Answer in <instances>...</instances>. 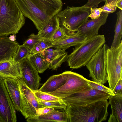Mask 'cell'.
Segmentation results:
<instances>
[{
  "label": "cell",
  "mask_w": 122,
  "mask_h": 122,
  "mask_svg": "<svg viewBox=\"0 0 122 122\" xmlns=\"http://www.w3.org/2000/svg\"><path fill=\"white\" fill-rule=\"evenodd\" d=\"M118 0H106L105 5L108 4L114 1Z\"/></svg>",
  "instance_id": "obj_39"
},
{
  "label": "cell",
  "mask_w": 122,
  "mask_h": 122,
  "mask_svg": "<svg viewBox=\"0 0 122 122\" xmlns=\"http://www.w3.org/2000/svg\"><path fill=\"white\" fill-rule=\"evenodd\" d=\"M102 11V10L101 8H91L89 17L92 19L97 18L100 16Z\"/></svg>",
  "instance_id": "obj_34"
},
{
  "label": "cell",
  "mask_w": 122,
  "mask_h": 122,
  "mask_svg": "<svg viewBox=\"0 0 122 122\" xmlns=\"http://www.w3.org/2000/svg\"><path fill=\"white\" fill-rule=\"evenodd\" d=\"M22 104V114L26 119L36 115L38 110L42 108L33 91L26 85L21 78L17 79Z\"/></svg>",
  "instance_id": "obj_9"
},
{
  "label": "cell",
  "mask_w": 122,
  "mask_h": 122,
  "mask_svg": "<svg viewBox=\"0 0 122 122\" xmlns=\"http://www.w3.org/2000/svg\"><path fill=\"white\" fill-rule=\"evenodd\" d=\"M43 38L38 34H35L32 33L29 36L28 38L25 41L23 44L26 46L30 50L36 45Z\"/></svg>",
  "instance_id": "obj_30"
},
{
  "label": "cell",
  "mask_w": 122,
  "mask_h": 122,
  "mask_svg": "<svg viewBox=\"0 0 122 122\" xmlns=\"http://www.w3.org/2000/svg\"><path fill=\"white\" fill-rule=\"evenodd\" d=\"M37 99L42 107H47L62 108L65 110L67 106L63 101H47Z\"/></svg>",
  "instance_id": "obj_29"
},
{
  "label": "cell",
  "mask_w": 122,
  "mask_h": 122,
  "mask_svg": "<svg viewBox=\"0 0 122 122\" xmlns=\"http://www.w3.org/2000/svg\"><path fill=\"white\" fill-rule=\"evenodd\" d=\"M108 13L102 12L98 18L88 20L78 29L77 33L89 38L98 35L100 27L106 23Z\"/></svg>",
  "instance_id": "obj_13"
},
{
  "label": "cell",
  "mask_w": 122,
  "mask_h": 122,
  "mask_svg": "<svg viewBox=\"0 0 122 122\" xmlns=\"http://www.w3.org/2000/svg\"><path fill=\"white\" fill-rule=\"evenodd\" d=\"M122 42L117 47L109 48L106 55V69L109 88L113 91L118 81L122 80Z\"/></svg>",
  "instance_id": "obj_6"
},
{
  "label": "cell",
  "mask_w": 122,
  "mask_h": 122,
  "mask_svg": "<svg viewBox=\"0 0 122 122\" xmlns=\"http://www.w3.org/2000/svg\"><path fill=\"white\" fill-rule=\"evenodd\" d=\"M27 119L28 122H69L68 115L65 112L55 110L46 114L35 116Z\"/></svg>",
  "instance_id": "obj_17"
},
{
  "label": "cell",
  "mask_w": 122,
  "mask_h": 122,
  "mask_svg": "<svg viewBox=\"0 0 122 122\" xmlns=\"http://www.w3.org/2000/svg\"><path fill=\"white\" fill-rule=\"evenodd\" d=\"M111 96L104 92L91 87L88 90L75 93L62 99L67 105L83 106L108 100Z\"/></svg>",
  "instance_id": "obj_10"
},
{
  "label": "cell",
  "mask_w": 122,
  "mask_h": 122,
  "mask_svg": "<svg viewBox=\"0 0 122 122\" xmlns=\"http://www.w3.org/2000/svg\"><path fill=\"white\" fill-rule=\"evenodd\" d=\"M19 63L23 81L32 91L38 90L41 79L38 72L27 58Z\"/></svg>",
  "instance_id": "obj_12"
},
{
  "label": "cell",
  "mask_w": 122,
  "mask_h": 122,
  "mask_svg": "<svg viewBox=\"0 0 122 122\" xmlns=\"http://www.w3.org/2000/svg\"><path fill=\"white\" fill-rule=\"evenodd\" d=\"M65 51L63 50L47 48L38 54L41 56L49 62L60 54Z\"/></svg>",
  "instance_id": "obj_26"
},
{
  "label": "cell",
  "mask_w": 122,
  "mask_h": 122,
  "mask_svg": "<svg viewBox=\"0 0 122 122\" xmlns=\"http://www.w3.org/2000/svg\"><path fill=\"white\" fill-rule=\"evenodd\" d=\"M117 19L114 30V34L111 48L118 46L121 42L122 33V10H120L116 13Z\"/></svg>",
  "instance_id": "obj_23"
},
{
  "label": "cell",
  "mask_w": 122,
  "mask_h": 122,
  "mask_svg": "<svg viewBox=\"0 0 122 122\" xmlns=\"http://www.w3.org/2000/svg\"><path fill=\"white\" fill-rule=\"evenodd\" d=\"M4 82L16 110L22 112L21 100L17 79L3 78Z\"/></svg>",
  "instance_id": "obj_14"
},
{
  "label": "cell",
  "mask_w": 122,
  "mask_h": 122,
  "mask_svg": "<svg viewBox=\"0 0 122 122\" xmlns=\"http://www.w3.org/2000/svg\"><path fill=\"white\" fill-rule=\"evenodd\" d=\"M25 22L15 0H0V36L17 33Z\"/></svg>",
  "instance_id": "obj_3"
},
{
  "label": "cell",
  "mask_w": 122,
  "mask_h": 122,
  "mask_svg": "<svg viewBox=\"0 0 122 122\" xmlns=\"http://www.w3.org/2000/svg\"><path fill=\"white\" fill-rule=\"evenodd\" d=\"M66 72L65 83L55 91L48 93L62 99L91 88L88 84V80L82 75L70 71Z\"/></svg>",
  "instance_id": "obj_7"
},
{
  "label": "cell",
  "mask_w": 122,
  "mask_h": 122,
  "mask_svg": "<svg viewBox=\"0 0 122 122\" xmlns=\"http://www.w3.org/2000/svg\"><path fill=\"white\" fill-rule=\"evenodd\" d=\"M53 42L51 39L43 38L30 50V53L38 54L47 48L52 47Z\"/></svg>",
  "instance_id": "obj_24"
},
{
  "label": "cell",
  "mask_w": 122,
  "mask_h": 122,
  "mask_svg": "<svg viewBox=\"0 0 122 122\" xmlns=\"http://www.w3.org/2000/svg\"><path fill=\"white\" fill-rule=\"evenodd\" d=\"M30 51L28 47L23 44L19 45L16 52L13 58L16 62H19L27 58L30 53Z\"/></svg>",
  "instance_id": "obj_27"
},
{
  "label": "cell",
  "mask_w": 122,
  "mask_h": 122,
  "mask_svg": "<svg viewBox=\"0 0 122 122\" xmlns=\"http://www.w3.org/2000/svg\"><path fill=\"white\" fill-rule=\"evenodd\" d=\"M109 47L105 43L86 65L89 71V76L94 82L103 85L107 81L106 69V55Z\"/></svg>",
  "instance_id": "obj_8"
},
{
  "label": "cell",
  "mask_w": 122,
  "mask_h": 122,
  "mask_svg": "<svg viewBox=\"0 0 122 122\" xmlns=\"http://www.w3.org/2000/svg\"><path fill=\"white\" fill-rule=\"evenodd\" d=\"M0 76L3 78H21L19 62H16L13 57L0 62Z\"/></svg>",
  "instance_id": "obj_15"
},
{
  "label": "cell",
  "mask_w": 122,
  "mask_h": 122,
  "mask_svg": "<svg viewBox=\"0 0 122 122\" xmlns=\"http://www.w3.org/2000/svg\"><path fill=\"white\" fill-rule=\"evenodd\" d=\"M26 58L40 73L48 68L49 62L38 54L30 53Z\"/></svg>",
  "instance_id": "obj_22"
},
{
  "label": "cell",
  "mask_w": 122,
  "mask_h": 122,
  "mask_svg": "<svg viewBox=\"0 0 122 122\" xmlns=\"http://www.w3.org/2000/svg\"><path fill=\"white\" fill-rule=\"evenodd\" d=\"M32 91L37 99L41 100L47 101H62L61 98L48 93L40 91L38 90Z\"/></svg>",
  "instance_id": "obj_28"
},
{
  "label": "cell",
  "mask_w": 122,
  "mask_h": 122,
  "mask_svg": "<svg viewBox=\"0 0 122 122\" xmlns=\"http://www.w3.org/2000/svg\"><path fill=\"white\" fill-rule=\"evenodd\" d=\"M69 35H67L64 29L59 26L56 30L51 39L53 42H57L66 38Z\"/></svg>",
  "instance_id": "obj_32"
},
{
  "label": "cell",
  "mask_w": 122,
  "mask_h": 122,
  "mask_svg": "<svg viewBox=\"0 0 122 122\" xmlns=\"http://www.w3.org/2000/svg\"><path fill=\"white\" fill-rule=\"evenodd\" d=\"M88 83L89 86L91 88L104 92L111 96L115 95L112 91L110 88L105 86L103 84L89 80L88 81Z\"/></svg>",
  "instance_id": "obj_31"
},
{
  "label": "cell",
  "mask_w": 122,
  "mask_h": 122,
  "mask_svg": "<svg viewBox=\"0 0 122 122\" xmlns=\"http://www.w3.org/2000/svg\"><path fill=\"white\" fill-rule=\"evenodd\" d=\"M66 79V71L61 74L52 76L38 90L47 93L55 91L65 83Z\"/></svg>",
  "instance_id": "obj_18"
},
{
  "label": "cell",
  "mask_w": 122,
  "mask_h": 122,
  "mask_svg": "<svg viewBox=\"0 0 122 122\" xmlns=\"http://www.w3.org/2000/svg\"><path fill=\"white\" fill-rule=\"evenodd\" d=\"M3 78L0 76V81L3 79Z\"/></svg>",
  "instance_id": "obj_40"
},
{
  "label": "cell",
  "mask_w": 122,
  "mask_h": 122,
  "mask_svg": "<svg viewBox=\"0 0 122 122\" xmlns=\"http://www.w3.org/2000/svg\"><path fill=\"white\" fill-rule=\"evenodd\" d=\"M109 103L111 105L112 113L108 122H122V95L111 96Z\"/></svg>",
  "instance_id": "obj_20"
},
{
  "label": "cell",
  "mask_w": 122,
  "mask_h": 122,
  "mask_svg": "<svg viewBox=\"0 0 122 122\" xmlns=\"http://www.w3.org/2000/svg\"><path fill=\"white\" fill-rule=\"evenodd\" d=\"M68 55L65 51L58 55L50 61L48 68L53 70H56L63 62L67 61Z\"/></svg>",
  "instance_id": "obj_25"
},
{
  "label": "cell",
  "mask_w": 122,
  "mask_h": 122,
  "mask_svg": "<svg viewBox=\"0 0 122 122\" xmlns=\"http://www.w3.org/2000/svg\"><path fill=\"white\" fill-rule=\"evenodd\" d=\"M118 0L114 1L107 4H104L101 7L102 10V12L107 13L109 14L115 12L117 8L116 4Z\"/></svg>",
  "instance_id": "obj_33"
},
{
  "label": "cell",
  "mask_w": 122,
  "mask_h": 122,
  "mask_svg": "<svg viewBox=\"0 0 122 122\" xmlns=\"http://www.w3.org/2000/svg\"><path fill=\"white\" fill-rule=\"evenodd\" d=\"M88 38L85 36L78 34L69 35L66 38L59 41L53 42L52 47L66 50L69 47L77 46L85 41Z\"/></svg>",
  "instance_id": "obj_19"
},
{
  "label": "cell",
  "mask_w": 122,
  "mask_h": 122,
  "mask_svg": "<svg viewBox=\"0 0 122 122\" xmlns=\"http://www.w3.org/2000/svg\"><path fill=\"white\" fill-rule=\"evenodd\" d=\"M105 42L104 36L98 34L75 47L68 55L67 61L70 68L77 69L85 66Z\"/></svg>",
  "instance_id": "obj_4"
},
{
  "label": "cell",
  "mask_w": 122,
  "mask_h": 122,
  "mask_svg": "<svg viewBox=\"0 0 122 122\" xmlns=\"http://www.w3.org/2000/svg\"><path fill=\"white\" fill-rule=\"evenodd\" d=\"M106 2V0H88L87 2L83 6L90 8H96L98 7L101 2Z\"/></svg>",
  "instance_id": "obj_35"
},
{
  "label": "cell",
  "mask_w": 122,
  "mask_h": 122,
  "mask_svg": "<svg viewBox=\"0 0 122 122\" xmlns=\"http://www.w3.org/2000/svg\"><path fill=\"white\" fill-rule=\"evenodd\" d=\"M19 45L7 36H0V62L13 57Z\"/></svg>",
  "instance_id": "obj_16"
},
{
  "label": "cell",
  "mask_w": 122,
  "mask_h": 122,
  "mask_svg": "<svg viewBox=\"0 0 122 122\" xmlns=\"http://www.w3.org/2000/svg\"><path fill=\"white\" fill-rule=\"evenodd\" d=\"M56 15L53 17L42 29L38 31V34L41 38L51 39L56 30L59 26Z\"/></svg>",
  "instance_id": "obj_21"
},
{
  "label": "cell",
  "mask_w": 122,
  "mask_h": 122,
  "mask_svg": "<svg viewBox=\"0 0 122 122\" xmlns=\"http://www.w3.org/2000/svg\"><path fill=\"white\" fill-rule=\"evenodd\" d=\"M122 80L120 79L112 91L115 95H122Z\"/></svg>",
  "instance_id": "obj_36"
},
{
  "label": "cell",
  "mask_w": 122,
  "mask_h": 122,
  "mask_svg": "<svg viewBox=\"0 0 122 122\" xmlns=\"http://www.w3.org/2000/svg\"><path fill=\"white\" fill-rule=\"evenodd\" d=\"M15 109L3 79L0 81V122H16Z\"/></svg>",
  "instance_id": "obj_11"
},
{
  "label": "cell",
  "mask_w": 122,
  "mask_h": 122,
  "mask_svg": "<svg viewBox=\"0 0 122 122\" xmlns=\"http://www.w3.org/2000/svg\"><path fill=\"white\" fill-rule=\"evenodd\" d=\"M109 104L105 100L84 106L68 105L64 110L69 122H101L107 118Z\"/></svg>",
  "instance_id": "obj_2"
},
{
  "label": "cell",
  "mask_w": 122,
  "mask_h": 122,
  "mask_svg": "<svg viewBox=\"0 0 122 122\" xmlns=\"http://www.w3.org/2000/svg\"><path fill=\"white\" fill-rule=\"evenodd\" d=\"M90 13V8L84 6H67L56 14L59 25L67 34H76L78 29L86 21Z\"/></svg>",
  "instance_id": "obj_5"
},
{
  "label": "cell",
  "mask_w": 122,
  "mask_h": 122,
  "mask_svg": "<svg viewBox=\"0 0 122 122\" xmlns=\"http://www.w3.org/2000/svg\"><path fill=\"white\" fill-rule=\"evenodd\" d=\"M24 16L30 19L38 31L62 10V0H15Z\"/></svg>",
  "instance_id": "obj_1"
},
{
  "label": "cell",
  "mask_w": 122,
  "mask_h": 122,
  "mask_svg": "<svg viewBox=\"0 0 122 122\" xmlns=\"http://www.w3.org/2000/svg\"><path fill=\"white\" fill-rule=\"evenodd\" d=\"M116 6L117 8L122 10V0H118L116 4Z\"/></svg>",
  "instance_id": "obj_38"
},
{
  "label": "cell",
  "mask_w": 122,
  "mask_h": 122,
  "mask_svg": "<svg viewBox=\"0 0 122 122\" xmlns=\"http://www.w3.org/2000/svg\"><path fill=\"white\" fill-rule=\"evenodd\" d=\"M55 110L54 108L44 107L39 109L36 112V115H40L46 114Z\"/></svg>",
  "instance_id": "obj_37"
}]
</instances>
